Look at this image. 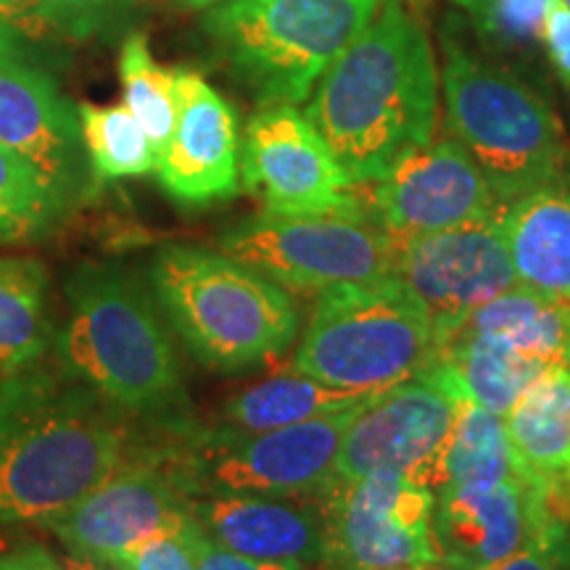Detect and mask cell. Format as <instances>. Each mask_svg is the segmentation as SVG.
<instances>
[{
	"mask_svg": "<svg viewBox=\"0 0 570 570\" xmlns=\"http://www.w3.org/2000/svg\"><path fill=\"white\" fill-rule=\"evenodd\" d=\"M439 354L423 302L402 277L344 283L315 298L294 370L327 386L381 394L425 373Z\"/></svg>",
	"mask_w": 570,
	"mask_h": 570,
	"instance_id": "cell-6",
	"label": "cell"
},
{
	"mask_svg": "<svg viewBox=\"0 0 570 570\" xmlns=\"http://www.w3.org/2000/svg\"><path fill=\"white\" fill-rule=\"evenodd\" d=\"M417 570H446V568H441V566H431V568H417Z\"/></svg>",
	"mask_w": 570,
	"mask_h": 570,
	"instance_id": "cell-38",
	"label": "cell"
},
{
	"mask_svg": "<svg viewBox=\"0 0 570 570\" xmlns=\"http://www.w3.org/2000/svg\"><path fill=\"white\" fill-rule=\"evenodd\" d=\"M67 323L56 333L63 373L135 423H188L183 362L154 291L114 265H85L63 283Z\"/></svg>",
	"mask_w": 570,
	"mask_h": 570,
	"instance_id": "cell-3",
	"label": "cell"
},
{
	"mask_svg": "<svg viewBox=\"0 0 570 570\" xmlns=\"http://www.w3.org/2000/svg\"><path fill=\"white\" fill-rule=\"evenodd\" d=\"M483 570H570V525H558L529 547Z\"/></svg>",
	"mask_w": 570,
	"mask_h": 570,
	"instance_id": "cell-31",
	"label": "cell"
},
{
	"mask_svg": "<svg viewBox=\"0 0 570 570\" xmlns=\"http://www.w3.org/2000/svg\"><path fill=\"white\" fill-rule=\"evenodd\" d=\"M502 225L518 283L570 302V190L554 183L518 198Z\"/></svg>",
	"mask_w": 570,
	"mask_h": 570,
	"instance_id": "cell-21",
	"label": "cell"
},
{
	"mask_svg": "<svg viewBox=\"0 0 570 570\" xmlns=\"http://www.w3.org/2000/svg\"><path fill=\"white\" fill-rule=\"evenodd\" d=\"M198 520L180 531L154 533L132 550H127L117 562H122L127 570H198L194 558V537Z\"/></svg>",
	"mask_w": 570,
	"mask_h": 570,
	"instance_id": "cell-30",
	"label": "cell"
},
{
	"mask_svg": "<svg viewBox=\"0 0 570 570\" xmlns=\"http://www.w3.org/2000/svg\"><path fill=\"white\" fill-rule=\"evenodd\" d=\"M9 19L40 59V42L88 40L125 24L140 0H3Z\"/></svg>",
	"mask_w": 570,
	"mask_h": 570,
	"instance_id": "cell-26",
	"label": "cell"
},
{
	"mask_svg": "<svg viewBox=\"0 0 570 570\" xmlns=\"http://www.w3.org/2000/svg\"><path fill=\"white\" fill-rule=\"evenodd\" d=\"M240 177L269 214L367 212L323 135L291 104L262 106L240 142Z\"/></svg>",
	"mask_w": 570,
	"mask_h": 570,
	"instance_id": "cell-13",
	"label": "cell"
},
{
	"mask_svg": "<svg viewBox=\"0 0 570 570\" xmlns=\"http://www.w3.org/2000/svg\"><path fill=\"white\" fill-rule=\"evenodd\" d=\"M566 3H568V6H570V0H566Z\"/></svg>",
	"mask_w": 570,
	"mask_h": 570,
	"instance_id": "cell-39",
	"label": "cell"
},
{
	"mask_svg": "<svg viewBox=\"0 0 570 570\" xmlns=\"http://www.w3.org/2000/svg\"><path fill=\"white\" fill-rule=\"evenodd\" d=\"M539 42H544L558 75L566 82H570V6L566 0H550L547 3Z\"/></svg>",
	"mask_w": 570,
	"mask_h": 570,
	"instance_id": "cell-33",
	"label": "cell"
},
{
	"mask_svg": "<svg viewBox=\"0 0 570 570\" xmlns=\"http://www.w3.org/2000/svg\"><path fill=\"white\" fill-rule=\"evenodd\" d=\"M504 425L518 473L539 491L550 515L570 525V367L537 377Z\"/></svg>",
	"mask_w": 570,
	"mask_h": 570,
	"instance_id": "cell-20",
	"label": "cell"
},
{
	"mask_svg": "<svg viewBox=\"0 0 570 570\" xmlns=\"http://www.w3.org/2000/svg\"><path fill=\"white\" fill-rule=\"evenodd\" d=\"M67 566L71 570H127L122 562L117 560H101V558H88V554H67Z\"/></svg>",
	"mask_w": 570,
	"mask_h": 570,
	"instance_id": "cell-36",
	"label": "cell"
},
{
	"mask_svg": "<svg viewBox=\"0 0 570 570\" xmlns=\"http://www.w3.org/2000/svg\"><path fill=\"white\" fill-rule=\"evenodd\" d=\"M479 27L502 46H533L541 40L550 0H458Z\"/></svg>",
	"mask_w": 570,
	"mask_h": 570,
	"instance_id": "cell-29",
	"label": "cell"
},
{
	"mask_svg": "<svg viewBox=\"0 0 570 570\" xmlns=\"http://www.w3.org/2000/svg\"><path fill=\"white\" fill-rule=\"evenodd\" d=\"M0 570H71L67 560L42 544H21L0 552Z\"/></svg>",
	"mask_w": 570,
	"mask_h": 570,
	"instance_id": "cell-34",
	"label": "cell"
},
{
	"mask_svg": "<svg viewBox=\"0 0 570 570\" xmlns=\"http://www.w3.org/2000/svg\"><path fill=\"white\" fill-rule=\"evenodd\" d=\"M309 420L262 433L183 423L169 439V452L190 494H259L320 499L338 479V452L356 412Z\"/></svg>",
	"mask_w": 570,
	"mask_h": 570,
	"instance_id": "cell-8",
	"label": "cell"
},
{
	"mask_svg": "<svg viewBox=\"0 0 570 570\" xmlns=\"http://www.w3.org/2000/svg\"><path fill=\"white\" fill-rule=\"evenodd\" d=\"M185 3H188L190 9H209V6L219 3V0H185Z\"/></svg>",
	"mask_w": 570,
	"mask_h": 570,
	"instance_id": "cell-37",
	"label": "cell"
},
{
	"mask_svg": "<svg viewBox=\"0 0 570 570\" xmlns=\"http://www.w3.org/2000/svg\"><path fill=\"white\" fill-rule=\"evenodd\" d=\"M544 499L523 475L454 483L433 494V541L439 566L483 570L508 560L531 541L558 529Z\"/></svg>",
	"mask_w": 570,
	"mask_h": 570,
	"instance_id": "cell-17",
	"label": "cell"
},
{
	"mask_svg": "<svg viewBox=\"0 0 570 570\" xmlns=\"http://www.w3.org/2000/svg\"><path fill=\"white\" fill-rule=\"evenodd\" d=\"M56 333L48 267L32 256H0V381L38 365Z\"/></svg>",
	"mask_w": 570,
	"mask_h": 570,
	"instance_id": "cell-23",
	"label": "cell"
},
{
	"mask_svg": "<svg viewBox=\"0 0 570 570\" xmlns=\"http://www.w3.org/2000/svg\"><path fill=\"white\" fill-rule=\"evenodd\" d=\"M446 130L502 204L560 183L566 132L544 98L508 69L449 42L441 69Z\"/></svg>",
	"mask_w": 570,
	"mask_h": 570,
	"instance_id": "cell-7",
	"label": "cell"
},
{
	"mask_svg": "<svg viewBox=\"0 0 570 570\" xmlns=\"http://www.w3.org/2000/svg\"><path fill=\"white\" fill-rule=\"evenodd\" d=\"M190 508L206 537L225 550L256 560L323 566L325 520L317 499L202 494Z\"/></svg>",
	"mask_w": 570,
	"mask_h": 570,
	"instance_id": "cell-19",
	"label": "cell"
},
{
	"mask_svg": "<svg viewBox=\"0 0 570 570\" xmlns=\"http://www.w3.org/2000/svg\"><path fill=\"white\" fill-rule=\"evenodd\" d=\"M190 544H194V558L198 570H320L312 566H304V562H281V560H256L246 558V554L230 552L225 547H219L217 541H212L202 531V525H196L194 537H190Z\"/></svg>",
	"mask_w": 570,
	"mask_h": 570,
	"instance_id": "cell-32",
	"label": "cell"
},
{
	"mask_svg": "<svg viewBox=\"0 0 570 570\" xmlns=\"http://www.w3.org/2000/svg\"><path fill=\"white\" fill-rule=\"evenodd\" d=\"M148 277L167 323L214 373H244L277 360L298 336L294 296L225 252L167 246Z\"/></svg>",
	"mask_w": 570,
	"mask_h": 570,
	"instance_id": "cell-4",
	"label": "cell"
},
{
	"mask_svg": "<svg viewBox=\"0 0 570 570\" xmlns=\"http://www.w3.org/2000/svg\"><path fill=\"white\" fill-rule=\"evenodd\" d=\"M362 188H367V214L394 240L452 230L508 209L452 135L404 154L386 175Z\"/></svg>",
	"mask_w": 570,
	"mask_h": 570,
	"instance_id": "cell-14",
	"label": "cell"
},
{
	"mask_svg": "<svg viewBox=\"0 0 570 570\" xmlns=\"http://www.w3.org/2000/svg\"><path fill=\"white\" fill-rule=\"evenodd\" d=\"M194 494L169 444H142L75 508L48 523L71 554L119 560L154 533L194 523Z\"/></svg>",
	"mask_w": 570,
	"mask_h": 570,
	"instance_id": "cell-11",
	"label": "cell"
},
{
	"mask_svg": "<svg viewBox=\"0 0 570 570\" xmlns=\"http://www.w3.org/2000/svg\"><path fill=\"white\" fill-rule=\"evenodd\" d=\"M454 410L458 391L436 367L381 391L346 428L336 465L338 479L394 473L436 491Z\"/></svg>",
	"mask_w": 570,
	"mask_h": 570,
	"instance_id": "cell-12",
	"label": "cell"
},
{
	"mask_svg": "<svg viewBox=\"0 0 570 570\" xmlns=\"http://www.w3.org/2000/svg\"><path fill=\"white\" fill-rule=\"evenodd\" d=\"M502 214L420 238L399 240L396 277L431 315L441 346L465 320L518 285Z\"/></svg>",
	"mask_w": 570,
	"mask_h": 570,
	"instance_id": "cell-15",
	"label": "cell"
},
{
	"mask_svg": "<svg viewBox=\"0 0 570 570\" xmlns=\"http://www.w3.org/2000/svg\"><path fill=\"white\" fill-rule=\"evenodd\" d=\"M454 391H458V410H454L452 436H449L444 460H441L436 491L454 487V483L499 481L515 475L518 468L504 415L481 407L475 399L462 394L460 389Z\"/></svg>",
	"mask_w": 570,
	"mask_h": 570,
	"instance_id": "cell-24",
	"label": "cell"
},
{
	"mask_svg": "<svg viewBox=\"0 0 570 570\" xmlns=\"http://www.w3.org/2000/svg\"><path fill=\"white\" fill-rule=\"evenodd\" d=\"M439 109L441 75L423 21L402 0H383L320 77L304 114L348 183L367 185L436 138Z\"/></svg>",
	"mask_w": 570,
	"mask_h": 570,
	"instance_id": "cell-1",
	"label": "cell"
},
{
	"mask_svg": "<svg viewBox=\"0 0 570 570\" xmlns=\"http://www.w3.org/2000/svg\"><path fill=\"white\" fill-rule=\"evenodd\" d=\"M0 146L30 164L61 214L90 188L80 109L40 63L0 59Z\"/></svg>",
	"mask_w": 570,
	"mask_h": 570,
	"instance_id": "cell-16",
	"label": "cell"
},
{
	"mask_svg": "<svg viewBox=\"0 0 570 570\" xmlns=\"http://www.w3.org/2000/svg\"><path fill=\"white\" fill-rule=\"evenodd\" d=\"M119 77H122L125 106L135 114L154 151L167 146L177 119V69H164L154 59L146 35L132 32L122 42L119 53Z\"/></svg>",
	"mask_w": 570,
	"mask_h": 570,
	"instance_id": "cell-27",
	"label": "cell"
},
{
	"mask_svg": "<svg viewBox=\"0 0 570 570\" xmlns=\"http://www.w3.org/2000/svg\"><path fill=\"white\" fill-rule=\"evenodd\" d=\"M142 446L135 420L63 370L0 381V523L61 518Z\"/></svg>",
	"mask_w": 570,
	"mask_h": 570,
	"instance_id": "cell-2",
	"label": "cell"
},
{
	"mask_svg": "<svg viewBox=\"0 0 570 570\" xmlns=\"http://www.w3.org/2000/svg\"><path fill=\"white\" fill-rule=\"evenodd\" d=\"M325 520L320 570H417L439 566L433 491L402 475L336 479L317 499Z\"/></svg>",
	"mask_w": 570,
	"mask_h": 570,
	"instance_id": "cell-10",
	"label": "cell"
},
{
	"mask_svg": "<svg viewBox=\"0 0 570 570\" xmlns=\"http://www.w3.org/2000/svg\"><path fill=\"white\" fill-rule=\"evenodd\" d=\"M80 125L90 173L96 183L142 177L156 169L154 142L148 140L127 106L80 104Z\"/></svg>",
	"mask_w": 570,
	"mask_h": 570,
	"instance_id": "cell-25",
	"label": "cell"
},
{
	"mask_svg": "<svg viewBox=\"0 0 570 570\" xmlns=\"http://www.w3.org/2000/svg\"><path fill=\"white\" fill-rule=\"evenodd\" d=\"M375 396L373 391L336 389L298 370H285L225 399L217 428L233 433L275 431L352 407H365Z\"/></svg>",
	"mask_w": 570,
	"mask_h": 570,
	"instance_id": "cell-22",
	"label": "cell"
},
{
	"mask_svg": "<svg viewBox=\"0 0 570 570\" xmlns=\"http://www.w3.org/2000/svg\"><path fill=\"white\" fill-rule=\"evenodd\" d=\"M154 173L183 206H206L238 194V117L198 71L177 69L175 130L156 156Z\"/></svg>",
	"mask_w": 570,
	"mask_h": 570,
	"instance_id": "cell-18",
	"label": "cell"
},
{
	"mask_svg": "<svg viewBox=\"0 0 570 570\" xmlns=\"http://www.w3.org/2000/svg\"><path fill=\"white\" fill-rule=\"evenodd\" d=\"M383 0H219L204 32L259 106H298Z\"/></svg>",
	"mask_w": 570,
	"mask_h": 570,
	"instance_id": "cell-5",
	"label": "cell"
},
{
	"mask_svg": "<svg viewBox=\"0 0 570 570\" xmlns=\"http://www.w3.org/2000/svg\"><path fill=\"white\" fill-rule=\"evenodd\" d=\"M219 252L283 285L288 294L317 296L344 283H373L396 273L399 240L367 212H262L219 235Z\"/></svg>",
	"mask_w": 570,
	"mask_h": 570,
	"instance_id": "cell-9",
	"label": "cell"
},
{
	"mask_svg": "<svg viewBox=\"0 0 570 570\" xmlns=\"http://www.w3.org/2000/svg\"><path fill=\"white\" fill-rule=\"evenodd\" d=\"M0 59H27V61L40 63V59L35 56L32 48L27 46L24 38L13 30L3 0H0Z\"/></svg>",
	"mask_w": 570,
	"mask_h": 570,
	"instance_id": "cell-35",
	"label": "cell"
},
{
	"mask_svg": "<svg viewBox=\"0 0 570 570\" xmlns=\"http://www.w3.org/2000/svg\"><path fill=\"white\" fill-rule=\"evenodd\" d=\"M61 217L35 169L0 146V244H24Z\"/></svg>",
	"mask_w": 570,
	"mask_h": 570,
	"instance_id": "cell-28",
	"label": "cell"
}]
</instances>
